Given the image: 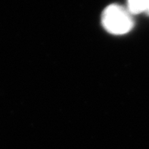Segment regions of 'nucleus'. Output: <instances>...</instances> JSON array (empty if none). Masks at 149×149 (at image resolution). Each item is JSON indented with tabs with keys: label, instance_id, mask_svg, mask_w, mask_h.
<instances>
[{
	"label": "nucleus",
	"instance_id": "f03ea898",
	"mask_svg": "<svg viewBox=\"0 0 149 149\" xmlns=\"http://www.w3.org/2000/svg\"><path fill=\"white\" fill-rule=\"evenodd\" d=\"M147 0H127L128 11L131 14H139L146 11Z\"/></svg>",
	"mask_w": 149,
	"mask_h": 149
},
{
	"label": "nucleus",
	"instance_id": "7ed1b4c3",
	"mask_svg": "<svg viewBox=\"0 0 149 149\" xmlns=\"http://www.w3.org/2000/svg\"><path fill=\"white\" fill-rule=\"evenodd\" d=\"M146 11L148 14H149V0H147V5H146Z\"/></svg>",
	"mask_w": 149,
	"mask_h": 149
},
{
	"label": "nucleus",
	"instance_id": "f257e3e1",
	"mask_svg": "<svg viewBox=\"0 0 149 149\" xmlns=\"http://www.w3.org/2000/svg\"><path fill=\"white\" fill-rule=\"evenodd\" d=\"M102 21L104 29L114 35L127 33L133 26V20L130 12L117 4H111L104 10Z\"/></svg>",
	"mask_w": 149,
	"mask_h": 149
}]
</instances>
